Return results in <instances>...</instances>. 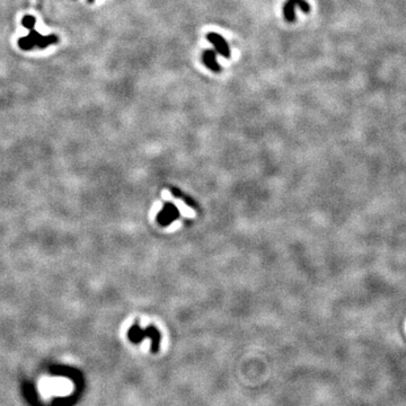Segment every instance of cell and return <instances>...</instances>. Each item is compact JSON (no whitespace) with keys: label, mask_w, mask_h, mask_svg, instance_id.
<instances>
[{"label":"cell","mask_w":406,"mask_h":406,"mask_svg":"<svg viewBox=\"0 0 406 406\" xmlns=\"http://www.w3.org/2000/svg\"><path fill=\"white\" fill-rule=\"evenodd\" d=\"M161 195L166 199V200H168V201L174 203V204L176 205V208L180 210V212L182 213L184 217H186V218H194L195 217V212L193 211V210H192L190 206H187L185 204V202H184L183 200L174 198V195H173L171 192H168L167 190H164V191H162Z\"/></svg>","instance_id":"277c9868"},{"label":"cell","mask_w":406,"mask_h":406,"mask_svg":"<svg viewBox=\"0 0 406 406\" xmlns=\"http://www.w3.org/2000/svg\"><path fill=\"white\" fill-rule=\"evenodd\" d=\"M55 41V38H49V39H44L42 36L39 35V34H35V33H33L32 35H29L28 38H26L25 40H22L21 43L23 44L22 47H24V49H31L33 44H46L49 42H53Z\"/></svg>","instance_id":"8992f818"},{"label":"cell","mask_w":406,"mask_h":406,"mask_svg":"<svg viewBox=\"0 0 406 406\" xmlns=\"http://www.w3.org/2000/svg\"><path fill=\"white\" fill-rule=\"evenodd\" d=\"M202 61L205 65V67L209 68L213 72L219 73L223 70L219 62L217 60V52L215 50H205L202 54Z\"/></svg>","instance_id":"5b68a950"},{"label":"cell","mask_w":406,"mask_h":406,"mask_svg":"<svg viewBox=\"0 0 406 406\" xmlns=\"http://www.w3.org/2000/svg\"><path fill=\"white\" fill-rule=\"evenodd\" d=\"M128 338L132 343H135V344L141 342L143 338H149L151 339V353H157L159 351L161 335L159 333V331L155 326H149L145 328V330H142V328L139 326V324L135 323L134 326L129 330Z\"/></svg>","instance_id":"6da1fadb"},{"label":"cell","mask_w":406,"mask_h":406,"mask_svg":"<svg viewBox=\"0 0 406 406\" xmlns=\"http://www.w3.org/2000/svg\"><path fill=\"white\" fill-rule=\"evenodd\" d=\"M296 7H299L306 14L311 12V5L306 0H288L283 7V14L286 21L289 23H293L296 21V12H294Z\"/></svg>","instance_id":"7a4b0ae2"},{"label":"cell","mask_w":406,"mask_h":406,"mask_svg":"<svg viewBox=\"0 0 406 406\" xmlns=\"http://www.w3.org/2000/svg\"><path fill=\"white\" fill-rule=\"evenodd\" d=\"M35 23V20L33 17H25L24 18V25L26 27H32Z\"/></svg>","instance_id":"52a82bcc"},{"label":"cell","mask_w":406,"mask_h":406,"mask_svg":"<svg viewBox=\"0 0 406 406\" xmlns=\"http://www.w3.org/2000/svg\"><path fill=\"white\" fill-rule=\"evenodd\" d=\"M206 40L209 41L210 43H212V45L215 46L216 52L220 54L221 57L229 59L230 58V47L228 45L227 41L225 40L220 34H217V33H208L206 34Z\"/></svg>","instance_id":"3957f363"}]
</instances>
